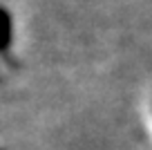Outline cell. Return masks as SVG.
Wrapping results in <instances>:
<instances>
[{"instance_id":"obj_1","label":"cell","mask_w":152,"mask_h":150,"mask_svg":"<svg viewBox=\"0 0 152 150\" xmlns=\"http://www.w3.org/2000/svg\"><path fill=\"white\" fill-rule=\"evenodd\" d=\"M11 40H14V25H11V14L0 5V54L9 52Z\"/></svg>"}]
</instances>
